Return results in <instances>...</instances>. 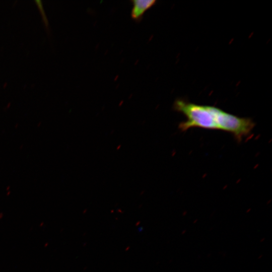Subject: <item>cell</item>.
<instances>
[{
  "mask_svg": "<svg viewBox=\"0 0 272 272\" xmlns=\"http://www.w3.org/2000/svg\"><path fill=\"white\" fill-rule=\"evenodd\" d=\"M174 108L184 114L187 119L179 125L182 131L193 127L218 130L211 106L200 105L178 99L174 104Z\"/></svg>",
  "mask_w": 272,
  "mask_h": 272,
  "instance_id": "1",
  "label": "cell"
},
{
  "mask_svg": "<svg viewBox=\"0 0 272 272\" xmlns=\"http://www.w3.org/2000/svg\"><path fill=\"white\" fill-rule=\"evenodd\" d=\"M213 111L219 130L231 133L238 142L248 136L255 126L250 118L238 117L214 106Z\"/></svg>",
  "mask_w": 272,
  "mask_h": 272,
  "instance_id": "2",
  "label": "cell"
},
{
  "mask_svg": "<svg viewBox=\"0 0 272 272\" xmlns=\"http://www.w3.org/2000/svg\"><path fill=\"white\" fill-rule=\"evenodd\" d=\"M131 16L132 19L139 20L143 16L144 13L155 5L156 1L154 0H134Z\"/></svg>",
  "mask_w": 272,
  "mask_h": 272,
  "instance_id": "3",
  "label": "cell"
},
{
  "mask_svg": "<svg viewBox=\"0 0 272 272\" xmlns=\"http://www.w3.org/2000/svg\"><path fill=\"white\" fill-rule=\"evenodd\" d=\"M36 3V4L37 6L38 7V8L39 9L40 11L41 12V14L42 16V19L46 27H48V21L47 18V16H46L44 10L43 9V5L42 4V2L40 0H36L35 1Z\"/></svg>",
  "mask_w": 272,
  "mask_h": 272,
  "instance_id": "4",
  "label": "cell"
}]
</instances>
